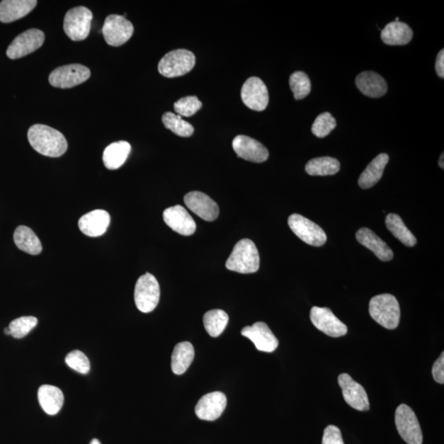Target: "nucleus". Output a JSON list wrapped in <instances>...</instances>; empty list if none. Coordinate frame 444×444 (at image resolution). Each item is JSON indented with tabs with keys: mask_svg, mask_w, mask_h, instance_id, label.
<instances>
[{
	"mask_svg": "<svg viewBox=\"0 0 444 444\" xmlns=\"http://www.w3.org/2000/svg\"><path fill=\"white\" fill-rule=\"evenodd\" d=\"M30 146L45 156L59 157L68 149L65 137L58 130L45 125H35L28 134Z\"/></svg>",
	"mask_w": 444,
	"mask_h": 444,
	"instance_id": "f257e3e1",
	"label": "nucleus"
},
{
	"mask_svg": "<svg viewBox=\"0 0 444 444\" xmlns=\"http://www.w3.org/2000/svg\"><path fill=\"white\" fill-rule=\"evenodd\" d=\"M260 265L258 250L249 239L239 241L227 259L226 267L229 271L242 274L258 272Z\"/></svg>",
	"mask_w": 444,
	"mask_h": 444,
	"instance_id": "f03ea898",
	"label": "nucleus"
},
{
	"mask_svg": "<svg viewBox=\"0 0 444 444\" xmlns=\"http://www.w3.org/2000/svg\"><path fill=\"white\" fill-rule=\"evenodd\" d=\"M369 310L372 319L387 329H395L399 325L400 305L392 295L375 296L370 300Z\"/></svg>",
	"mask_w": 444,
	"mask_h": 444,
	"instance_id": "7ed1b4c3",
	"label": "nucleus"
},
{
	"mask_svg": "<svg viewBox=\"0 0 444 444\" xmlns=\"http://www.w3.org/2000/svg\"><path fill=\"white\" fill-rule=\"evenodd\" d=\"M195 55L188 50H176L167 53L158 64L159 73L166 78H176L190 73L195 67Z\"/></svg>",
	"mask_w": 444,
	"mask_h": 444,
	"instance_id": "20e7f679",
	"label": "nucleus"
},
{
	"mask_svg": "<svg viewBox=\"0 0 444 444\" xmlns=\"http://www.w3.org/2000/svg\"><path fill=\"white\" fill-rule=\"evenodd\" d=\"M160 285L154 275L146 273L137 280L135 300L137 308L142 313H150L160 300Z\"/></svg>",
	"mask_w": 444,
	"mask_h": 444,
	"instance_id": "39448f33",
	"label": "nucleus"
},
{
	"mask_svg": "<svg viewBox=\"0 0 444 444\" xmlns=\"http://www.w3.org/2000/svg\"><path fill=\"white\" fill-rule=\"evenodd\" d=\"M93 13L84 6L69 10L64 21L66 35L74 42H81L89 37L93 21Z\"/></svg>",
	"mask_w": 444,
	"mask_h": 444,
	"instance_id": "423d86ee",
	"label": "nucleus"
},
{
	"mask_svg": "<svg viewBox=\"0 0 444 444\" xmlns=\"http://www.w3.org/2000/svg\"><path fill=\"white\" fill-rule=\"evenodd\" d=\"M397 430L408 444H422L423 435L419 421L410 406L402 404L395 412Z\"/></svg>",
	"mask_w": 444,
	"mask_h": 444,
	"instance_id": "0eeeda50",
	"label": "nucleus"
},
{
	"mask_svg": "<svg viewBox=\"0 0 444 444\" xmlns=\"http://www.w3.org/2000/svg\"><path fill=\"white\" fill-rule=\"evenodd\" d=\"M288 224L295 236L309 246L320 247L326 241L324 229L300 214L295 213L290 215L288 218Z\"/></svg>",
	"mask_w": 444,
	"mask_h": 444,
	"instance_id": "6e6552de",
	"label": "nucleus"
},
{
	"mask_svg": "<svg viewBox=\"0 0 444 444\" xmlns=\"http://www.w3.org/2000/svg\"><path fill=\"white\" fill-rule=\"evenodd\" d=\"M90 76V69L85 66L69 64L53 70L49 76V81L55 88L71 89L84 83Z\"/></svg>",
	"mask_w": 444,
	"mask_h": 444,
	"instance_id": "1a4fd4ad",
	"label": "nucleus"
},
{
	"mask_svg": "<svg viewBox=\"0 0 444 444\" xmlns=\"http://www.w3.org/2000/svg\"><path fill=\"white\" fill-rule=\"evenodd\" d=\"M134 30V25L125 17L110 15L105 20L102 33L107 44L111 47H120L131 38Z\"/></svg>",
	"mask_w": 444,
	"mask_h": 444,
	"instance_id": "9d476101",
	"label": "nucleus"
},
{
	"mask_svg": "<svg viewBox=\"0 0 444 444\" xmlns=\"http://www.w3.org/2000/svg\"><path fill=\"white\" fill-rule=\"evenodd\" d=\"M45 42V34L39 29H29L18 35L7 50L9 59H17L24 57L38 50Z\"/></svg>",
	"mask_w": 444,
	"mask_h": 444,
	"instance_id": "9b49d317",
	"label": "nucleus"
},
{
	"mask_svg": "<svg viewBox=\"0 0 444 444\" xmlns=\"http://www.w3.org/2000/svg\"><path fill=\"white\" fill-rule=\"evenodd\" d=\"M310 319L315 328L331 338H340L347 334V326L329 308L314 306L310 311Z\"/></svg>",
	"mask_w": 444,
	"mask_h": 444,
	"instance_id": "f8f14e48",
	"label": "nucleus"
},
{
	"mask_svg": "<svg viewBox=\"0 0 444 444\" xmlns=\"http://www.w3.org/2000/svg\"><path fill=\"white\" fill-rule=\"evenodd\" d=\"M241 99L249 109L256 111L264 110L269 102L267 86L257 76L249 78L242 86Z\"/></svg>",
	"mask_w": 444,
	"mask_h": 444,
	"instance_id": "ddd939ff",
	"label": "nucleus"
},
{
	"mask_svg": "<svg viewBox=\"0 0 444 444\" xmlns=\"http://www.w3.org/2000/svg\"><path fill=\"white\" fill-rule=\"evenodd\" d=\"M338 384L347 404L357 411L370 410L369 397L363 386L347 374L338 376Z\"/></svg>",
	"mask_w": 444,
	"mask_h": 444,
	"instance_id": "4468645a",
	"label": "nucleus"
},
{
	"mask_svg": "<svg viewBox=\"0 0 444 444\" xmlns=\"http://www.w3.org/2000/svg\"><path fill=\"white\" fill-rule=\"evenodd\" d=\"M241 334L252 341L257 350L267 353L275 351L279 344L278 338L263 321H258L252 326H244Z\"/></svg>",
	"mask_w": 444,
	"mask_h": 444,
	"instance_id": "2eb2a0df",
	"label": "nucleus"
},
{
	"mask_svg": "<svg viewBox=\"0 0 444 444\" xmlns=\"http://www.w3.org/2000/svg\"><path fill=\"white\" fill-rule=\"evenodd\" d=\"M232 147L234 152L242 159L255 163H262L268 159L269 152L261 142L246 135L234 137Z\"/></svg>",
	"mask_w": 444,
	"mask_h": 444,
	"instance_id": "dca6fc26",
	"label": "nucleus"
},
{
	"mask_svg": "<svg viewBox=\"0 0 444 444\" xmlns=\"http://www.w3.org/2000/svg\"><path fill=\"white\" fill-rule=\"evenodd\" d=\"M227 398L222 392H214L204 395L195 406L199 419L213 421L218 419L226 409Z\"/></svg>",
	"mask_w": 444,
	"mask_h": 444,
	"instance_id": "f3484780",
	"label": "nucleus"
},
{
	"mask_svg": "<svg viewBox=\"0 0 444 444\" xmlns=\"http://www.w3.org/2000/svg\"><path fill=\"white\" fill-rule=\"evenodd\" d=\"M186 205L204 221L213 222L219 215L217 203L202 192L193 191L187 193L183 198Z\"/></svg>",
	"mask_w": 444,
	"mask_h": 444,
	"instance_id": "a211bd4d",
	"label": "nucleus"
},
{
	"mask_svg": "<svg viewBox=\"0 0 444 444\" xmlns=\"http://www.w3.org/2000/svg\"><path fill=\"white\" fill-rule=\"evenodd\" d=\"M163 218L168 227L182 236L190 237L196 232V223L185 207L176 205L168 207L163 212Z\"/></svg>",
	"mask_w": 444,
	"mask_h": 444,
	"instance_id": "6ab92c4d",
	"label": "nucleus"
},
{
	"mask_svg": "<svg viewBox=\"0 0 444 444\" xmlns=\"http://www.w3.org/2000/svg\"><path fill=\"white\" fill-rule=\"evenodd\" d=\"M110 223V214L105 210H94L85 214L79 221L80 231L89 237L104 234Z\"/></svg>",
	"mask_w": 444,
	"mask_h": 444,
	"instance_id": "aec40b11",
	"label": "nucleus"
},
{
	"mask_svg": "<svg viewBox=\"0 0 444 444\" xmlns=\"http://www.w3.org/2000/svg\"><path fill=\"white\" fill-rule=\"evenodd\" d=\"M35 0H4L0 3V22L17 21L33 11L37 6Z\"/></svg>",
	"mask_w": 444,
	"mask_h": 444,
	"instance_id": "412c9836",
	"label": "nucleus"
},
{
	"mask_svg": "<svg viewBox=\"0 0 444 444\" xmlns=\"http://www.w3.org/2000/svg\"><path fill=\"white\" fill-rule=\"evenodd\" d=\"M355 84L362 93L372 98H382L387 91L385 79L372 71H365L357 76Z\"/></svg>",
	"mask_w": 444,
	"mask_h": 444,
	"instance_id": "4be33fe9",
	"label": "nucleus"
},
{
	"mask_svg": "<svg viewBox=\"0 0 444 444\" xmlns=\"http://www.w3.org/2000/svg\"><path fill=\"white\" fill-rule=\"evenodd\" d=\"M355 237L362 246L371 250L381 261H390L394 258V252L389 246L369 228L360 229Z\"/></svg>",
	"mask_w": 444,
	"mask_h": 444,
	"instance_id": "5701e85b",
	"label": "nucleus"
},
{
	"mask_svg": "<svg viewBox=\"0 0 444 444\" xmlns=\"http://www.w3.org/2000/svg\"><path fill=\"white\" fill-rule=\"evenodd\" d=\"M38 401L43 411L48 415L58 414L63 407L64 397L59 387L52 385H42L38 390Z\"/></svg>",
	"mask_w": 444,
	"mask_h": 444,
	"instance_id": "b1692460",
	"label": "nucleus"
},
{
	"mask_svg": "<svg viewBox=\"0 0 444 444\" xmlns=\"http://www.w3.org/2000/svg\"><path fill=\"white\" fill-rule=\"evenodd\" d=\"M412 38L411 28L402 22H392L381 33L382 42L389 45H405L411 42Z\"/></svg>",
	"mask_w": 444,
	"mask_h": 444,
	"instance_id": "393cba45",
	"label": "nucleus"
},
{
	"mask_svg": "<svg viewBox=\"0 0 444 444\" xmlns=\"http://www.w3.org/2000/svg\"><path fill=\"white\" fill-rule=\"evenodd\" d=\"M389 161V156L386 153H381L377 156L362 172L359 178L360 187L366 190L375 186L381 180Z\"/></svg>",
	"mask_w": 444,
	"mask_h": 444,
	"instance_id": "a878e982",
	"label": "nucleus"
},
{
	"mask_svg": "<svg viewBox=\"0 0 444 444\" xmlns=\"http://www.w3.org/2000/svg\"><path fill=\"white\" fill-rule=\"evenodd\" d=\"M195 348L188 341L178 343L171 356V369L173 374L181 375L185 374L195 359Z\"/></svg>",
	"mask_w": 444,
	"mask_h": 444,
	"instance_id": "bb28decb",
	"label": "nucleus"
},
{
	"mask_svg": "<svg viewBox=\"0 0 444 444\" xmlns=\"http://www.w3.org/2000/svg\"><path fill=\"white\" fill-rule=\"evenodd\" d=\"M131 152V145L126 141L113 142L103 153L105 166L109 170H117L125 164Z\"/></svg>",
	"mask_w": 444,
	"mask_h": 444,
	"instance_id": "cd10ccee",
	"label": "nucleus"
},
{
	"mask_svg": "<svg viewBox=\"0 0 444 444\" xmlns=\"http://www.w3.org/2000/svg\"><path fill=\"white\" fill-rule=\"evenodd\" d=\"M14 243L22 251L32 255H38L42 251V243H40L37 234L32 229L20 226L15 229L13 234Z\"/></svg>",
	"mask_w": 444,
	"mask_h": 444,
	"instance_id": "c85d7f7f",
	"label": "nucleus"
},
{
	"mask_svg": "<svg viewBox=\"0 0 444 444\" xmlns=\"http://www.w3.org/2000/svg\"><path fill=\"white\" fill-rule=\"evenodd\" d=\"M386 226L389 231L394 234V237L406 246L413 247L416 246V238L397 214L390 213L387 216Z\"/></svg>",
	"mask_w": 444,
	"mask_h": 444,
	"instance_id": "c756f323",
	"label": "nucleus"
},
{
	"mask_svg": "<svg viewBox=\"0 0 444 444\" xmlns=\"http://www.w3.org/2000/svg\"><path fill=\"white\" fill-rule=\"evenodd\" d=\"M340 162L329 156L318 157L308 161L305 171L309 176H334L340 171Z\"/></svg>",
	"mask_w": 444,
	"mask_h": 444,
	"instance_id": "7c9ffc66",
	"label": "nucleus"
},
{
	"mask_svg": "<svg viewBox=\"0 0 444 444\" xmlns=\"http://www.w3.org/2000/svg\"><path fill=\"white\" fill-rule=\"evenodd\" d=\"M229 321V316L222 309H213L208 311L203 316V324L207 334L217 338L220 336L224 329L227 328Z\"/></svg>",
	"mask_w": 444,
	"mask_h": 444,
	"instance_id": "2f4dec72",
	"label": "nucleus"
},
{
	"mask_svg": "<svg viewBox=\"0 0 444 444\" xmlns=\"http://www.w3.org/2000/svg\"><path fill=\"white\" fill-rule=\"evenodd\" d=\"M162 122L166 129L180 137H190L195 131L192 125L183 120L181 115L171 113V112H166L163 115Z\"/></svg>",
	"mask_w": 444,
	"mask_h": 444,
	"instance_id": "473e14b6",
	"label": "nucleus"
},
{
	"mask_svg": "<svg viewBox=\"0 0 444 444\" xmlns=\"http://www.w3.org/2000/svg\"><path fill=\"white\" fill-rule=\"evenodd\" d=\"M289 83L295 100H302L310 93L311 83L305 73L298 71L292 74L290 76Z\"/></svg>",
	"mask_w": 444,
	"mask_h": 444,
	"instance_id": "72a5a7b5",
	"label": "nucleus"
},
{
	"mask_svg": "<svg viewBox=\"0 0 444 444\" xmlns=\"http://www.w3.org/2000/svg\"><path fill=\"white\" fill-rule=\"evenodd\" d=\"M38 324V319L33 316H24V317L13 320L8 329L14 338L20 339L27 336Z\"/></svg>",
	"mask_w": 444,
	"mask_h": 444,
	"instance_id": "f704fd0d",
	"label": "nucleus"
},
{
	"mask_svg": "<svg viewBox=\"0 0 444 444\" xmlns=\"http://www.w3.org/2000/svg\"><path fill=\"white\" fill-rule=\"evenodd\" d=\"M336 127V121L329 112L319 115L312 125V132L318 137H325L329 135Z\"/></svg>",
	"mask_w": 444,
	"mask_h": 444,
	"instance_id": "c9c22d12",
	"label": "nucleus"
},
{
	"mask_svg": "<svg viewBox=\"0 0 444 444\" xmlns=\"http://www.w3.org/2000/svg\"><path fill=\"white\" fill-rule=\"evenodd\" d=\"M203 104L197 96H190L183 98L173 104V110L181 116L190 117L201 109Z\"/></svg>",
	"mask_w": 444,
	"mask_h": 444,
	"instance_id": "e433bc0d",
	"label": "nucleus"
},
{
	"mask_svg": "<svg viewBox=\"0 0 444 444\" xmlns=\"http://www.w3.org/2000/svg\"><path fill=\"white\" fill-rule=\"evenodd\" d=\"M65 362L69 368L80 372L81 375H86L90 372V361L88 357L80 351H71L66 356Z\"/></svg>",
	"mask_w": 444,
	"mask_h": 444,
	"instance_id": "4c0bfd02",
	"label": "nucleus"
},
{
	"mask_svg": "<svg viewBox=\"0 0 444 444\" xmlns=\"http://www.w3.org/2000/svg\"><path fill=\"white\" fill-rule=\"evenodd\" d=\"M321 444H345L340 428L335 426H329L324 432Z\"/></svg>",
	"mask_w": 444,
	"mask_h": 444,
	"instance_id": "58836bf2",
	"label": "nucleus"
},
{
	"mask_svg": "<svg viewBox=\"0 0 444 444\" xmlns=\"http://www.w3.org/2000/svg\"><path fill=\"white\" fill-rule=\"evenodd\" d=\"M432 375L433 380L438 382V384H444V353L442 352L440 358H438L432 368Z\"/></svg>",
	"mask_w": 444,
	"mask_h": 444,
	"instance_id": "ea45409f",
	"label": "nucleus"
},
{
	"mask_svg": "<svg viewBox=\"0 0 444 444\" xmlns=\"http://www.w3.org/2000/svg\"><path fill=\"white\" fill-rule=\"evenodd\" d=\"M436 72L441 79L444 78V50L443 49L440 51L436 59Z\"/></svg>",
	"mask_w": 444,
	"mask_h": 444,
	"instance_id": "a19ab883",
	"label": "nucleus"
},
{
	"mask_svg": "<svg viewBox=\"0 0 444 444\" xmlns=\"http://www.w3.org/2000/svg\"><path fill=\"white\" fill-rule=\"evenodd\" d=\"M443 153L440 156V162H438V165H440V166L442 168V169H443L444 167V164H443Z\"/></svg>",
	"mask_w": 444,
	"mask_h": 444,
	"instance_id": "79ce46f5",
	"label": "nucleus"
},
{
	"mask_svg": "<svg viewBox=\"0 0 444 444\" xmlns=\"http://www.w3.org/2000/svg\"><path fill=\"white\" fill-rule=\"evenodd\" d=\"M90 444H101V443L98 440H96V438H94V440H93V441H91Z\"/></svg>",
	"mask_w": 444,
	"mask_h": 444,
	"instance_id": "37998d69",
	"label": "nucleus"
},
{
	"mask_svg": "<svg viewBox=\"0 0 444 444\" xmlns=\"http://www.w3.org/2000/svg\"><path fill=\"white\" fill-rule=\"evenodd\" d=\"M4 333L6 335H11V333H10V330L8 328L4 329Z\"/></svg>",
	"mask_w": 444,
	"mask_h": 444,
	"instance_id": "c03bdc74",
	"label": "nucleus"
}]
</instances>
